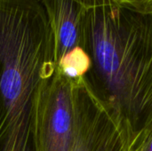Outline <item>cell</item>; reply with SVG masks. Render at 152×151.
Instances as JSON below:
<instances>
[{
  "label": "cell",
  "instance_id": "52a82bcc",
  "mask_svg": "<svg viewBox=\"0 0 152 151\" xmlns=\"http://www.w3.org/2000/svg\"><path fill=\"white\" fill-rule=\"evenodd\" d=\"M126 151H152V131L138 144L129 148Z\"/></svg>",
  "mask_w": 152,
  "mask_h": 151
},
{
  "label": "cell",
  "instance_id": "5b68a950",
  "mask_svg": "<svg viewBox=\"0 0 152 151\" xmlns=\"http://www.w3.org/2000/svg\"><path fill=\"white\" fill-rule=\"evenodd\" d=\"M53 32L56 64L80 46L85 6L80 0H41Z\"/></svg>",
  "mask_w": 152,
  "mask_h": 151
},
{
  "label": "cell",
  "instance_id": "8992f818",
  "mask_svg": "<svg viewBox=\"0 0 152 151\" xmlns=\"http://www.w3.org/2000/svg\"><path fill=\"white\" fill-rule=\"evenodd\" d=\"M57 69L70 80L82 78L91 69V59L82 47L77 46L58 61Z\"/></svg>",
  "mask_w": 152,
  "mask_h": 151
},
{
  "label": "cell",
  "instance_id": "ba28073f",
  "mask_svg": "<svg viewBox=\"0 0 152 151\" xmlns=\"http://www.w3.org/2000/svg\"><path fill=\"white\" fill-rule=\"evenodd\" d=\"M124 2H127L133 4L144 6V7H152V0H120Z\"/></svg>",
  "mask_w": 152,
  "mask_h": 151
},
{
  "label": "cell",
  "instance_id": "3957f363",
  "mask_svg": "<svg viewBox=\"0 0 152 151\" xmlns=\"http://www.w3.org/2000/svg\"><path fill=\"white\" fill-rule=\"evenodd\" d=\"M73 134L70 151H126L114 119L85 77L71 80Z\"/></svg>",
  "mask_w": 152,
  "mask_h": 151
},
{
  "label": "cell",
  "instance_id": "6da1fadb",
  "mask_svg": "<svg viewBox=\"0 0 152 151\" xmlns=\"http://www.w3.org/2000/svg\"><path fill=\"white\" fill-rule=\"evenodd\" d=\"M85 76L109 111L126 150L152 131V7L120 0H81Z\"/></svg>",
  "mask_w": 152,
  "mask_h": 151
},
{
  "label": "cell",
  "instance_id": "277c9868",
  "mask_svg": "<svg viewBox=\"0 0 152 151\" xmlns=\"http://www.w3.org/2000/svg\"><path fill=\"white\" fill-rule=\"evenodd\" d=\"M73 134L71 80L56 69L45 93L42 151H70Z\"/></svg>",
  "mask_w": 152,
  "mask_h": 151
},
{
  "label": "cell",
  "instance_id": "7a4b0ae2",
  "mask_svg": "<svg viewBox=\"0 0 152 151\" xmlns=\"http://www.w3.org/2000/svg\"><path fill=\"white\" fill-rule=\"evenodd\" d=\"M56 69L41 0H0V151H42L45 93Z\"/></svg>",
  "mask_w": 152,
  "mask_h": 151
}]
</instances>
